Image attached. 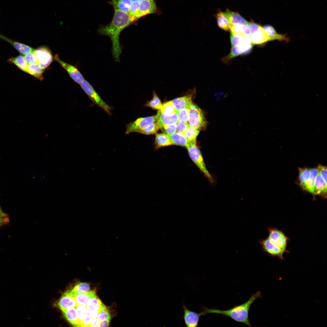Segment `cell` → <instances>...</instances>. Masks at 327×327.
<instances>
[{"instance_id":"obj_22","label":"cell","mask_w":327,"mask_h":327,"mask_svg":"<svg viewBox=\"0 0 327 327\" xmlns=\"http://www.w3.org/2000/svg\"><path fill=\"white\" fill-rule=\"evenodd\" d=\"M169 137L172 145H175L187 147L189 142L183 133L176 132L169 135Z\"/></svg>"},{"instance_id":"obj_40","label":"cell","mask_w":327,"mask_h":327,"mask_svg":"<svg viewBox=\"0 0 327 327\" xmlns=\"http://www.w3.org/2000/svg\"><path fill=\"white\" fill-rule=\"evenodd\" d=\"M140 3L137 2H132L130 5L128 14L135 21L137 20V13Z\"/></svg>"},{"instance_id":"obj_49","label":"cell","mask_w":327,"mask_h":327,"mask_svg":"<svg viewBox=\"0 0 327 327\" xmlns=\"http://www.w3.org/2000/svg\"><path fill=\"white\" fill-rule=\"evenodd\" d=\"M249 23L251 32L252 33L257 31L261 27L259 25L253 21L249 22Z\"/></svg>"},{"instance_id":"obj_43","label":"cell","mask_w":327,"mask_h":327,"mask_svg":"<svg viewBox=\"0 0 327 327\" xmlns=\"http://www.w3.org/2000/svg\"><path fill=\"white\" fill-rule=\"evenodd\" d=\"M176 131L184 133L188 127L187 123L178 121L176 124Z\"/></svg>"},{"instance_id":"obj_27","label":"cell","mask_w":327,"mask_h":327,"mask_svg":"<svg viewBox=\"0 0 327 327\" xmlns=\"http://www.w3.org/2000/svg\"><path fill=\"white\" fill-rule=\"evenodd\" d=\"M318 173L317 168L310 169L309 178L306 183L304 190L314 194L315 179Z\"/></svg>"},{"instance_id":"obj_24","label":"cell","mask_w":327,"mask_h":327,"mask_svg":"<svg viewBox=\"0 0 327 327\" xmlns=\"http://www.w3.org/2000/svg\"><path fill=\"white\" fill-rule=\"evenodd\" d=\"M225 13L231 26L236 25H243L248 21L238 12L227 10Z\"/></svg>"},{"instance_id":"obj_48","label":"cell","mask_w":327,"mask_h":327,"mask_svg":"<svg viewBox=\"0 0 327 327\" xmlns=\"http://www.w3.org/2000/svg\"><path fill=\"white\" fill-rule=\"evenodd\" d=\"M230 31L231 34L233 35H242L241 25H236L231 26Z\"/></svg>"},{"instance_id":"obj_7","label":"cell","mask_w":327,"mask_h":327,"mask_svg":"<svg viewBox=\"0 0 327 327\" xmlns=\"http://www.w3.org/2000/svg\"><path fill=\"white\" fill-rule=\"evenodd\" d=\"M34 54L37 64L45 69L51 63L53 57L50 50L45 46L41 47L35 50Z\"/></svg>"},{"instance_id":"obj_55","label":"cell","mask_w":327,"mask_h":327,"mask_svg":"<svg viewBox=\"0 0 327 327\" xmlns=\"http://www.w3.org/2000/svg\"><path fill=\"white\" fill-rule=\"evenodd\" d=\"M132 2H137L139 3L146 0H131Z\"/></svg>"},{"instance_id":"obj_1","label":"cell","mask_w":327,"mask_h":327,"mask_svg":"<svg viewBox=\"0 0 327 327\" xmlns=\"http://www.w3.org/2000/svg\"><path fill=\"white\" fill-rule=\"evenodd\" d=\"M134 20L128 13L114 9V15L108 25L101 27L98 29L99 33L107 35L112 43V53L116 61L119 60L122 48L119 41V36L122 30L132 24Z\"/></svg>"},{"instance_id":"obj_33","label":"cell","mask_w":327,"mask_h":327,"mask_svg":"<svg viewBox=\"0 0 327 327\" xmlns=\"http://www.w3.org/2000/svg\"><path fill=\"white\" fill-rule=\"evenodd\" d=\"M200 130L197 129L189 125L183 133L187 139L189 144H196L197 137L199 134Z\"/></svg>"},{"instance_id":"obj_10","label":"cell","mask_w":327,"mask_h":327,"mask_svg":"<svg viewBox=\"0 0 327 327\" xmlns=\"http://www.w3.org/2000/svg\"><path fill=\"white\" fill-rule=\"evenodd\" d=\"M54 58L67 71L70 77L75 82L80 84L84 79L76 68L61 60L58 54L54 55Z\"/></svg>"},{"instance_id":"obj_21","label":"cell","mask_w":327,"mask_h":327,"mask_svg":"<svg viewBox=\"0 0 327 327\" xmlns=\"http://www.w3.org/2000/svg\"><path fill=\"white\" fill-rule=\"evenodd\" d=\"M62 311L64 317L71 325L74 326L80 327V323L77 314L75 307Z\"/></svg>"},{"instance_id":"obj_42","label":"cell","mask_w":327,"mask_h":327,"mask_svg":"<svg viewBox=\"0 0 327 327\" xmlns=\"http://www.w3.org/2000/svg\"><path fill=\"white\" fill-rule=\"evenodd\" d=\"M161 129L164 133L167 135L171 134L176 132V124L164 125Z\"/></svg>"},{"instance_id":"obj_45","label":"cell","mask_w":327,"mask_h":327,"mask_svg":"<svg viewBox=\"0 0 327 327\" xmlns=\"http://www.w3.org/2000/svg\"><path fill=\"white\" fill-rule=\"evenodd\" d=\"M93 318L91 315L88 312L87 316L83 320L80 322V327H91Z\"/></svg>"},{"instance_id":"obj_36","label":"cell","mask_w":327,"mask_h":327,"mask_svg":"<svg viewBox=\"0 0 327 327\" xmlns=\"http://www.w3.org/2000/svg\"><path fill=\"white\" fill-rule=\"evenodd\" d=\"M160 110L162 113L167 115H170L177 113L172 104L171 101L164 103L162 104Z\"/></svg>"},{"instance_id":"obj_56","label":"cell","mask_w":327,"mask_h":327,"mask_svg":"<svg viewBox=\"0 0 327 327\" xmlns=\"http://www.w3.org/2000/svg\"><path fill=\"white\" fill-rule=\"evenodd\" d=\"M0 34H1L0 33Z\"/></svg>"},{"instance_id":"obj_13","label":"cell","mask_w":327,"mask_h":327,"mask_svg":"<svg viewBox=\"0 0 327 327\" xmlns=\"http://www.w3.org/2000/svg\"><path fill=\"white\" fill-rule=\"evenodd\" d=\"M77 304L70 290L64 293L56 303V306L61 311L76 307Z\"/></svg>"},{"instance_id":"obj_31","label":"cell","mask_w":327,"mask_h":327,"mask_svg":"<svg viewBox=\"0 0 327 327\" xmlns=\"http://www.w3.org/2000/svg\"><path fill=\"white\" fill-rule=\"evenodd\" d=\"M161 128L160 125L157 122H155L138 130L135 132L146 135L152 134L156 133Z\"/></svg>"},{"instance_id":"obj_37","label":"cell","mask_w":327,"mask_h":327,"mask_svg":"<svg viewBox=\"0 0 327 327\" xmlns=\"http://www.w3.org/2000/svg\"><path fill=\"white\" fill-rule=\"evenodd\" d=\"M110 2L113 6L114 9L128 14L130 7L123 3L119 0H111Z\"/></svg>"},{"instance_id":"obj_53","label":"cell","mask_w":327,"mask_h":327,"mask_svg":"<svg viewBox=\"0 0 327 327\" xmlns=\"http://www.w3.org/2000/svg\"><path fill=\"white\" fill-rule=\"evenodd\" d=\"M120 1L124 4L130 7L132 3L131 0H119Z\"/></svg>"},{"instance_id":"obj_34","label":"cell","mask_w":327,"mask_h":327,"mask_svg":"<svg viewBox=\"0 0 327 327\" xmlns=\"http://www.w3.org/2000/svg\"><path fill=\"white\" fill-rule=\"evenodd\" d=\"M90 285L86 282H79L75 285L70 291L73 296L77 293L86 292L90 291Z\"/></svg>"},{"instance_id":"obj_11","label":"cell","mask_w":327,"mask_h":327,"mask_svg":"<svg viewBox=\"0 0 327 327\" xmlns=\"http://www.w3.org/2000/svg\"><path fill=\"white\" fill-rule=\"evenodd\" d=\"M183 306L184 310L183 317L186 326L187 327L197 326L201 313L188 309L184 304H183Z\"/></svg>"},{"instance_id":"obj_26","label":"cell","mask_w":327,"mask_h":327,"mask_svg":"<svg viewBox=\"0 0 327 327\" xmlns=\"http://www.w3.org/2000/svg\"><path fill=\"white\" fill-rule=\"evenodd\" d=\"M7 61L10 64H14L21 70L26 72L28 64L24 56L19 55L15 57L9 58Z\"/></svg>"},{"instance_id":"obj_41","label":"cell","mask_w":327,"mask_h":327,"mask_svg":"<svg viewBox=\"0 0 327 327\" xmlns=\"http://www.w3.org/2000/svg\"><path fill=\"white\" fill-rule=\"evenodd\" d=\"M97 319L99 322L105 320L111 319L110 314L107 308L102 310L98 313Z\"/></svg>"},{"instance_id":"obj_23","label":"cell","mask_w":327,"mask_h":327,"mask_svg":"<svg viewBox=\"0 0 327 327\" xmlns=\"http://www.w3.org/2000/svg\"><path fill=\"white\" fill-rule=\"evenodd\" d=\"M96 295V290L75 294L74 297L77 305L86 306L89 300Z\"/></svg>"},{"instance_id":"obj_3","label":"cell","mask_w":327,"mask_h":327,"mask_svg":"<svg viewBox=\"0 0 327 327\" xmlns=\"http://www.w3.org/2000/svg\"><path fill=\"white\" fill-rule=\"evenodd\" d=\"M187 148L192 160L209 180L211 183L213 182V177L206 168L201 153L196 144H189Z\"/></svg>"},{"instance_id":"obj_6","label":"cell","mask_w":327,"mask_h":327,"mask_svg":"<svg viewBox=\"0 0 327 327\" xmlns=\"http://www.w3.org/2000/svg\"><path fill=\"white\" fill-rule=\"evenodd\" d=\"M268 238L270 241L276 246L285 252H288L287 247L288 243L289 238L282 231L275 228L269 227L268 229Z\"/></svg>"},{"instance_id":"obj_17","label":"cell","mask_w":327,"mask_h":327,"mask_svg":"<svg viewBox=\"0 0 327 327\" xmlns=\"http://www.w3.org/2000/svg\"><path fill=\"white\" fill-rule=\"evenodd\" d=\"M155 116L157 122L161 127L166 125L175 124L178 121L177 113L170 115H167L162 113L159 110Z\"/></svg>"},{"instance_id":"obj_5","label":"cell","mask_w":327,"mask_h":327,"mask_svg":"<svg viewBox=\"0 0 327 327\" xmlns=\"http://www.w3.org/2000/svg\"><path fill=\"white\" fill-rule=\"evenodd\" d=\"M80 84L94 104L103 109L109 115L111 114V107L103 100L88 81L84 79Z\"/></svg>"},{"instance_id":"obj_14","label":"cell","mask_w":327,"mask_h":327,"mask_svg":"<svg viewBox=\"0 0 327 327\" xmlns=\"http://www.w3.org/2000/svg\"><path fill=\"white\" fill-rule=\"evenodd\" d=\"M157 6L154 0H146L139 4L137 13V18L146 15L155 13L157 11Z\"/></svg>"},{"instance_id":"obj_52","label":"cell","mask_w":327,"mask_h":327,"mask_svg":"<svg viewBox=\"0 0 327 327\" xmlns=\"http://www.w3.org/2000/svg\"><path fill=\"white\" fill-rule=\"evenodd\" d=\"M99 322L96 318H93L91 324V327H98Z\"/></svg>"},{"instance_id":"obj_38","label":"cell","mask_w":327,"mask_h":327,"mask_svg":"<svg viewBox=\"0 0 327 327\" xmlns=\"http://www.w3.org/2000/svg\"><path fill=\"white\" fill-rule=\"evenodd\" d=\"M75 307L77 316L80 323V322L86 317L88 311L86 306L78 305Z\"/></svg>"},{"instance_id":"obj_12","label":"cell","mask_w":327,"mask_h":327,"mask_svg":"<svg viewBox=\"0 0 327 327\" xmlns=\"http://www.w3.org/2000/svg\"><path fill=\"white\" fill-rule=\"evenodd\" d=\"M86 306L93 318H96L101 311L107 308L97 295L89 300Z\"/></svg>"},{"instance_id":"obj_51","label":"cell","mask_w":327,"mask_h":327,"mask_svg":"<svg viewBox=\"0 0 327 327\" xmlns=\"http://www.w3.org/2000/svg\"><path fill=\"white\" fill-rule=\"evenodd\" d=\"M0 216L4 218L6 220L8 221V222L9 221V219L8 216L7 214L4 213L2 210L0 206Z\"/></svg>"},{"instance_id":"obj_4","label":"cell","mask_w":327,"mask_h":327,"mask_svg":"<svg viewBox=\"0 0 327 327\" xmlns=\"http://www.w3.org/2000/svg\"><path fill=\"white\" fill-rule=\"evenodd\" d=\"M189 125L198 130L205 128L207 122L201 109L193 103L189 109Z\"/></svg>"},{"instance_id":"obj_29","label":"cell","mask_w":327,"mask_h":327,"mask_svg":"<svg viewBox=\"0 0 327 327\" xmlns=\"http://www.w3.org/2000/svg\"><path fill=\"white\" fill-rule=\"evenodd\" d=\"M155 144L157 149L172 145L168 136L164 133L158 134L156 135Z\"/></svg>"},{"instance_id":"obj_18","label":"cell","mask_w":327,"mask_h":327,"mask_svg":"<svg viewBox=\"0 0 327 327\" xmlns=\"http://www.w3.org/2000/svg\"><path fill=\"white\" fill-rule=\"evenodd\" d=\"M0 39L11 44L20 53L25 54L29 53H34L35 49L25 44L9 39L1 34Z\"/></svg>"},{"instance_id":"obj_16","label":"cell","mask_w":327,"mask_h":327,"mask_svg":"<svg viewBox=\"0 0 327 327\" xmlns=\"http://www.w3.org/2000/svg\"><path fill=\"white\" fill-rule=\"evenodd\" d=\"M248 38L252 44L255 45L262 44L271 41L262 26L257 31L252 33Z\"/></svg>"},{"instance_id":"obj_8","label":"cell","mask_w":327,"mask_h":327,"mask_svg":"<svg viewBox=\"0 0 327 327\" xmlns=\"http://www.w3.org/2000/svg\"><path fill=\"white\" fill-rule=\"evenodd\" d=\"M156 121L155 116L138 118L135 121L127 125L126 134H128L130 133L135 132L136 130Z\"/></svg>"},{"instance_id":"obj_28","label":"cell","mask_w":327,"mask_h":327,"mask_svg":"<svg viewBox=\"0 0 327 327\" xmlns=\"http://www.w3.org/2000/svg\"><path fill=\"white\" fill-rule=\"evenodd\" d=\"M250 51V49L241 45L232 46L230 54L225 59L227 60H230L240 55L249 53Z\"/></svg>"},{"instance_id":"obj_50","label":"cell","mask_w":327,"mask_h":327,"mask_svg":"<svg viewBox=\"0 0 327 327\" xmlns=\"http://www.w3.org/2000/svg\"><path fill=\"white\" fill-rule=\"evenodd\" d=\"M111 320V319L105 320L99 322L98 327H108Z\"/></svg>"},{"instance_id":"obj_9","label":"cell","mask_w":327,"mask_h":327,"mask_svg":"<svg viewBox=\"0 0 327 327\" xmlns=\"http://www.w3.org/2000/svg\"><path fill=\"white\" fill-rule=\"evenodd\" d=\"M259 243L264 252L272 257L283 259V254L285 252L274 244L268 238L261 240Z\"/></svg>"},{"instance_id":"obj_44","label":"cell","mask_w":327,"mask_h":327,"mask_svg":"<svg viewBox=\"0 0 327 327\" xmlns=\"http://www.w3.org/2000/svg\"><path fill=\"white\" fill-rule=\"evenodd\" d=\"M241 30L242 35L248 38L251 34L249 22L241 25Z\"/></svg>"},{"instance_id":"obj_47","label":"cell","mask_w":327,"mask_h":327,"mask_svg":"<svg viewBox=\"0 0 327 327\" xmlns=\"http://www.w3.org/2000/svg\"><path fill=\"white\" fill-rule=\"evenodd\" d=\"M24 58L28 64H37L35 57L34 53H29L24 55Z\"/></svg>"},{"instance_id":"obj_39","label":"cell","mask_w":327,"mask_h":327,"mask_svg":"<svg viewBox=\"0 0 327 327\" xmlns=\"http://www.w3.org/2000/svg\"><path fill=\"white\" fill-rule=\"evenodd\" d=\"M178 121L187 123L189 115V109L184 108L177 111Z\"/></svg>"},{"instance_id":"obj_20","label":"cell","mask_w":327,"mask_h":327,"mask_svg":"<svg viewBox=\"0 0 327 327\" xmlns=\"http://www.w3.org/2000/svg\"><path fill=\"white\" fill-rule=\"evenodd\" d=\"M313 194L319 195L324 198H326L327 183L318 173L315 179Z\"/></svg>"},{"instance_id":"obj_15","label":"cell","mask_w":327,"mask_h":327,"mask_svg":"<svg viewBox=\"0 0 327 327\" xmlns=\"http://www.w3.org/2000/svg\"><path fill=\"white\" fill-rule=\"evenodd\" d=\"M192 94H188L171 101L172 104L177 112L184 108L189 109L192 105Z\"/></svg>"},{"instance_id":"obj_35","label":"cell","mask_w":327,"mask_h":327,"mask_svg":"<svg viewBox=\"0 0 327 327\" xmlns=\"http://www.w3.org/2000/svg\"><path fill=\"white\" fill-rule=\"evenodd\" d=\"M162 104L155 92H153V97L150 101L148 102L145 105V106L150 107L153 109L160 110Z\"/></svg>"},{"instance_id":"obj_19","label":"cell","mask_w":327,"mask_h":327,"mask_svg":"<svg viewBox=\"0 0 327 327\" xmlns=\"http://www.w3.org/2000/svg\"><path fill=\"white\" fill-rule=\"evenodd\" d=\"M263 28L269 37L271 41L278 40L279 41H284L286 42L289 41V38L286 35L278 33L274 28L269 25H266L262 27Z\"/></svg>"},{"instance_id":"obj_32","label":"cell","mask_w":327,"mask_h":327,"mask_svg":"<svg viewBox=\"0 0 327 327\" xmlns=\"http://www.w3.org/2000/svg\"><path fill=\"white\" fill-rule=\"evenodd\" d=\"M298 180L300 187L304 189L305 184L309 177L310 169L307 168H299Z\"/></svg>"},{"instance_id":"obj_2","label":"cell","mask_w":327,"mask_h":327,"mask_svg":"<svg viewBox=\"0 0 327 327\" xmlns=\"http://www.w3.org/2000/svg\"><path fill=\"white\" fill-rule=\"evenodd\" d=\"M262 294L260 291H258L252 295L246 302L242 304L236 306L228 310H222L216 309L204 308L201 312L202 315L208 313H217L228 316L234 320L243 323L250 326L248 319L249 311L252 304L257 298H260Z\"/></svg>"},{"instance_id":"obj_25","label":"cell","mask_w":327,"mask_h":327,"mask_svg":"<svg viewBox=\"0 0 327 327\" xmlns=\"http://www.w3.org/2000/svg\"><path fill=\"white\" fill-rule=\"evenodd\" d=\"M45 69L37 64H28L26 73L42 81L43 79V74Z\"/></svg>"},{"instance_id":"obj_30","label":"cell","mask_w":327,"mask_h":327,"mask_svg":"<svg viewBox=\"0 0 327 327\" xmlns=\"http://www.w3.org/2000/svg\"><path fill=\"white\" fill-rule=\"evenodd\" d=\"M216 17L219 27L226 31H230L231 25L226 15L225 12H220L218 13Z\"/></svg>"},{"instance_id":"obj_46","label":"cell","mask_w":327,"mask_h":327,"mask_svg":"<svg viewBox=\"0 0 327 327\" xmlns=\"http://www.w3.org/2000/svg\"><path fill=\"white\" fill-rule=\"evenodd\" d=\"M317 169L318 173L327 183V168L326 167L321 164L318 165Z\"/></svg>"},{"instance_id":"obj_54","label":"cell","mask_w":327,"mask_h":327,"mask_svg":"<svg viewBox=\"0 0 327 327\" xmlns=\"http://www.w3.org/2000/svg\"><path fill=\"white\" fill-rule=\"evenodd\" d=\"M8 223V221L0 216V227Z\"/></svg>"}]
</instances>
